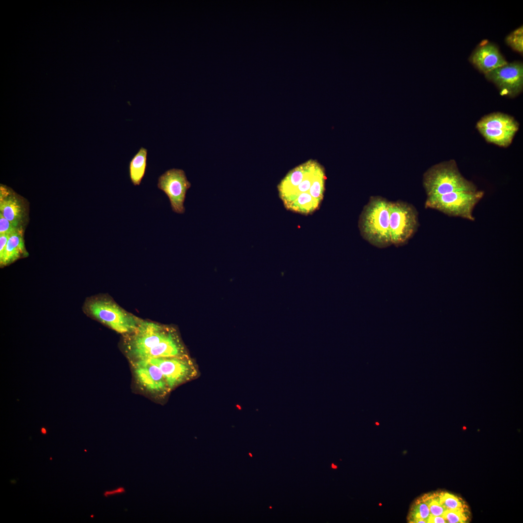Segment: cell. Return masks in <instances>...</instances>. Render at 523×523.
<instances>
[{
	"instance_id": "obj_1",
	"label": "cell",
	"mask_w": 523,
	"mask_h": 523,
	"mask_svg": "<svg viewBox=\"0 0 523 523\" xmlns=\"http://www.w3.org/2000/svg\"><path fill=\"white\" fill-rule=\"evenodd\" d=\"M423 183L427 194L425 208L449 216L471 218L475 206L484 195L483 191L461 175L453 160L428 169L423 175Z\"/></svg>"
},
{
	"instance_id": "obj_2",
	"label": "cell",
	"mask_w": 523,
	"mask_h": 523,
	"mask_svg": "<svg viewBox=\"0 0 523 523\" xmlns=\"http://www.w3.org/2000/svg\"><path fill=\"white\" fill-rule=\"evenodd\" d=\"M326 176L323 168L309 160L291 170L277 186L285 208L308 215L317 210L323 200Z\"/></svg>"
},
{
	"instance_id": "obj_3",
	"label": "cell",
	"mask_w": 523,
	"mask_h": 523,
	"mask_svg": "<svg viewBox=\"0 0 523 523\" xmlns=\"http://www.w3.org/2000/svg\"><path fill=\"white\" fill-rule=\"evenodd\" d=\"M123 349L129 362L188 354L174 329L144 320L123 336Z\"/></svg>"
},
{
	"instance_id": "obj_4",
	"label": "cell",
	"mask_w": 523,
	"mask_h": 523,
	"mask_svg": "<svg viewBox=\"0 0 523 523\" xmlns=\"http://www.w3.org/2000/svg\"><path fill=\"white\" fill-rule=\"evenodd\" d=\"M82 309L88 317L123 336L133 332L143 320L126 311L106 294L87 298Z\"/></svg>"
},
{
	"instance_id": "obj_5",
	"label": "cell",
	"mask_w": 523,
	"mask_h": 523,
	"mask_svg": "<svg viewBox=\"0 0 523 523\" xmlns=\"http://www.w3.org/2000/svg\"><path fill=\"white\" fill-rule=\"evenodd\" d=\"M389 202L382 197H371L359 218L358 227L362 237L379 248L386 247L392 244Z\"/></svg>"
},
{
	"instance_id": "obj_6",
	"label": "cell",
	"mask_w": 523,
	"mask_h": 523,
	"mask_svg": "<svg viewBox=\"0 0 523 523\" xmlns=\"http://www.w3.org/2000/svg\"><path fill=\"white\" fill-rule=\"evenodd\" d=\"M389 231L392 244H405L416 232L418 214L411 204L402 201H389Z\"/></svg>"
},
{
	"instance_id": "obj_7",
	"label": "cell",
	"mask_w": 523,
	"mask_h": 523,
	"mask_svg": "<svg viewBox=\"0 0 523 523\" xmlns=\"http://www.w3.org/2000/svg\"><path fill=\"white\" fill-rule=\"evenodd\" d=\"M476 127L487 142L507 147L511 143L519 124L510 115L495 112L483 116Z\"/></svg>"
},
{
	"instance_id": "obj_8",
	"label": "cell",
	"mask_w": 523,
	"mask_h": 523,
	"mask_svg": "<svg viewBox=\"0 0 523 523\" xmlns=\"http://www.w3.org/2000/svg\"><path fill=\"white\" fill-rule=\"evenodd\" d=\"M135 383L143 393L161 400L171 391L159 368L149 360L129 362Z\"/></svg>"
},
{
	"instance_id": "obj_9",
	"label": "cell",
	"mask_w": 523,
	"mask_h": 523,
	"mask_svg": "<svg viewBox=\"0 0 523 523\" xmlns=\"http://www.w3.org/2000/svg\"><path fill=\"white\" fill-rule=\"evenodd\" d=\"M161 370L171 391L197 377V365L188 354L148 359Z\"/></svg>"
},
{
	"instance_id": "obj_10",
	"label": "cell",
	"mask_w": 523,
	"mask_h": 523,
	"mask_svg": "<svg viewBox=\"0 0 523 523\" xmlns=\"http://www.w3.org/2000/svg\"><path fill=\"white\" fill-rule=\"evenodd\" d=\"M493 83L501 95L515 97L523 89V63L520 61L508 62L484 75Z\"/></svg>"
},
{
	"instance_id": "obj_11",
	"label": "cell",
	"mask_w": 523,
	"mask_h": 523,
	"mask_svg": "<svg viewBox=\"0 0 523 523\" xmlns=\"http://www.w3.org/2000/svg\"><path fill=\"white\" fill-rule=\"evenodd\" d=\"M191 186L185 172L181 169H169L158 179L157 187L167 196L172 210L177 214L185 212L184 202L187 191Z\"/></svg>"
},
{
	"instance_id": "obj_12",
	"label": "cell",
	"mask_w": 523,
	"mask_h": 523,
	"mask_svg": "<svg viewBox=\"0 0 523 523\" xmlns=\"http://www.w3.org/2000/svg\"><path fill=\"white\" fill-rule=\"evenodd\" d=\"M469 61L484 75L508 62L498 46L487 40L482 41L477 46L469 56Z\"/></svg>"
},
{
	"instance_id": "obj_13",
	"label": "cell",
	"mask_w": 523,
	"mask_h": 523,
	"mask_svg": "<svg viewBox=\"0 0 523 523\" xmlns=\"http://www.w3.org/2000/svg\"><path fill=\"white\" fill-rule=\"evenodd\" d=\"M0 214L14 226L23 229L27 216L24 201L10 189L0 186Z\"/></svg>"
},
{
	"instance_id": "obj_14",
	"label": "cell",
	"mask_w": 523,
	"mask_h": 523,
	"mask_svg": "<svg viewBox=\"0 0 523 523\" xmlns=\"http://www.w3.org/2000/svg\"><path fill=\"white\" fill-rule=\"evenodd\" d=\"M23 230L9 235L7 243L3 261L1 268L9 265L21 258L29 255L25 248L23 240Z\"/></svg>"
},
{
	"instance_id": "obj_15",
	"label": "cell",
	"mask_w": 523,
	"mask_h": 523,
	"mask_svg": "<svg viewBox=\"0 0 523 523\" xmlns=\"http://www.w3.org/2000/svg\"><path fill=\"white\" fill-rule=\"evenodd\" d=\"M147 150L141 147L129 162V174L134 185H139L146 172Z\"/></svg>"
},
{
	"instance_id": "obj_16",
	"label": "cell",
	"mask_w": 523,
	"mask_h": 523,
	"mask_svg": "<svg viewBox=\"0 0 523 523\" xmlns=\"http://www.w3.org/2000/svg\"><path fill=\"white\" fill-rule=\"evenodd\" d=\"M505 43L514 51L523 53V26H521L509 33L505 38Z\"/></svg>"
},
{
	"instance_id": "obj_17",
	"label": "cell",
	"mask_w": 523,
	"mask_h": 523,
	"mask_svg": "<svg viewBox=\"0 0 523 523\" xmlns=\"http://www.w3.org/2000/svg\"><path fill=\"white\" fill-rule=\"evenodd\" d=\"M439 501L446 510H455L464 508L463 502L456 496L448 492L439 494Z\"/></svg>"
},
{
	"instance_id": "obj_18",
	"label": "cell",
	"mask_w": 523,
	"mask_h": 523,
	"mask_svg": "<svg viewBox=\"0 0 523 523\" xmlns=\"http://www.w3.org/2000/svg\"><path fill=\"white\" fill-rule=\"evenodd\" d=\"M430 515L429 505L426 498L425 500L418 502L413 512L414 521L415 522L418 520H423L428 523Z\"/></svg>"
},
{
	"instance_id": "obj_19",
	"label": "cell",
	"mask_w": 523,
	"mask_h": 523,
	"mask_svg": "<svg viewBox=\"0 0 523 523\" xmlns=\"http://www.w3.org/2000/svg\"><path fill=\"white\" fill-rule=\"evenodd\" d=\"M442 516L447 523H464L467 520V516L464 512V508L455 510H446Z\"/></svg>"
},
{
	"instance_id": "obj_20",
	"label": "cell",
	"mask_w": 523,
	"mask_h": 523,
	"mask_svg": "<svg viewBox=\"0 0 523 523\" xmlns=\"http://www.w3.org/2000/svg\"><path fill=\"white\" fill-rule=\"evenodd\" d=\"M425 498L429 505L431 515L442 516L446 510L440 503L439 495L437 497L434 496Z\"/></svg>"
},
{
	"instance_id": "obj_21",
	"label": "cell",
	"mask_w": 523,
	"mask_h": 523,
	"mask_svg": "<svg viewBox=\"0 0 523 523\" xmlns=\"http://www.w3.org/2000/svg\"><path fill=\"white\" fill-rule=\"evenodd\" d=\"M21 230H23V229L15 227L0 214V234L10 235Z\"/></svg>"
},
{
	"instance_id": "obj_22",
	"label": "cell",
	"mask_w": 523,
	"mask_h": 523,
	"mask_svg": "<svg viewBox=\"0 0 523 523\" xmlns=\"http://www.w3.org/2000/svg\"><path fill=\"white\" fill-rule=\"evenodd\" d=\"M9 237V235L8 234H0V264L2 263L3 261Z\"/></svg>"
},
{
	"instance_id": "obj_23",
	"label": "cell",
	"mask_w": 523,
	"mask_h": 523,
	"mask_svg": "<svg viewBox=\"0 0 523 523\" xmlns=\"http://www.w3.org/2000/svg\"><path fill=\"white\" fill-rule=\"evenodd\" d=\"M428 523H445L446 521L442 516H433L431 515L428 520Z\"/></svg>"
},
{
	"instance_id": "obj_24",
	"label": "cell",
	"mask_w": 523,
	"mask_h": 523,
	"mask_svg": "<svg viewBox=\"0 0 523 523\" xmlns=\"http://www.w3.org/2000/svg\"><path fill=\"white\" fill-rule=\"evenodd\" d=\"M124 491H124V489H123V488L121 487V488H118L117 489H116V490H113V491H106L104 493V495L107 497V496H108V495L115 494L116 493H122V492H124Z\"/></svg>"
},
{
	"instance_id": "obj_25",
	"label": "cell",
	"mask_w": 523,
	"mask_h": 523,
	"mask_svg": "<svg viewBox=\"0 0 523 523\" xmlns=\"http://www.w3.org/2000/svg\"><path fill=\"white\" fill-rule=\"evenodd\" d=\"M332 467L333 468L336 469V468H337V466H336V465H334V464L333 463H332Z\"/></svg>"
},
{
	"instance_id": "obj_26",
	"label": "cell",
	"mask_w": 523,
	"mask_h": 523,
	"mask_svg": "<svg viewBox=\"0 0 523 523\" xmlns=\"http://www.w3.org/2000/svg\"><path fill=\"white\" fill-rule=\"evenodd\" d=\"M249 454L250 455V456L251 457H252V455H251V454L250 453H249Z\"/></svg>"
}]
</instances>
